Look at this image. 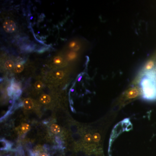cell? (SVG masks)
<instances>
[{
  "label": "cell",
  "instance_id": "obj_1",
  "mask_svg": "<svg viewBox=\"0 0 156 156\" xmlns=\"http://www.w3.org/2000/svg\"><path fill=\"white\" fill-rule=\"evenodd\" d=\"M143 99L147 101H156V69L146 70L140 82Z\"/></svg>",
  "mask_w": 156,
  "mask_h": 156
},
{
  "label": "cell",
  "instance_id": "obj_2",
  "mask_svg": "<svg viewBox=\"0 0 156 156\" xmlns=\"http://www.w3.org/2000/svg\"><path fill=\"white\" fill-rule=\"evenodd\" d=\"M3 26L4 30L9 33L14 32L17 28L15 22L11 20H5L3 23Z\"/></svg>",
  "mask_w": 156,
  "mask_h": 156
},
{
  "label": "cell",
  "instance_id": "obj_3",
  "mask_svg": "<svg viewBox=\"0 0 156 156\" xmlns=\"http://www.w3.org/2000/svg\"><path fill=\"white\" fill-rule=\"evenodd\" d=\"M139 92L137 89H131L127 93V97L129 98H134L138 96Z\"/></svg>",
  "mask_w": 156,
  "mask_h": 156
},
{
  "label": "cell",
  "instance_id": "obj_4",
  "mask_svg": "<svg viewBox=\"0 0 156 156\" xmlns=\"http://www.w3.org/2000/svg\"><path fill=\"white\" fill-rule=\"evenodd\" d=\"M23 105L27 109H31L33 107V102L30 98H26L23 101Z\"/></svg>",
  "mask_w": 156,
  "mask_h": 156
},
{
  "label": "cell",
  "instance_id": "obj_5",
  "mask_svg": "<svg viewBox=\"0 0 156 156\" xmlns=\"http://www.w3.org/2000/svg\"><path fill=\"white\" fill-rule=\"evenodd\" d=\"M51 101V98L49 95L47 94H43L40 98V101L41 103L44 104L49 103Z\"/></svg>",
  "mask_w": 156,
  "mask_h": 156
},
{
  "label": "cell",
  "instance_id": "obj_6",
  "mask_svg": "<svg viewBox=\"0 0 156 156\" xmlns=\"http://www.w3.org/2000/svg\"><path fill=\"white\" fill-rule=\"evenodd\" d=\"M23 68H24V66L23 65L20 63H17L14 66V71L15 73H19L23 71Z\"/></svg>",
  "mask_w": 156,
  "mask_h": 156
},
{
  "label": "cell",
  "instance_id": "obj_7",
  "mask_svg": "<svg viewBox=\"0 0 156 156\" xmlns=\"http://www.w3.org/2000/svg\"><path fill=\"white\" fill-rule=\"evenodd\" d=\"M51 131L54 134H58L60 131V128L58 125L53 124L51 126Z\"/></svg>",
  "mask_w": 156,
  "mask_h": 156
},
{
  "label": "cell",
  "instance_id": "obj_8",
  "mask_svg": "<svg viewBox=\"0 0 156 156\" xmlns=\"http://www.w3.org/2000/svg\"><path fill=\"white\" fill-rule=\"evenodd\" d=\"M1 150H6L9 147V142L7 140H1Z\"/></svg>",
  "mask_w": 156,
  "mask_h": 156
},
{
  "label": "cell",
  "instance_id": "obj_9",
  "mask_svg": "<svg viewBox=\"0 0 156 156\" xmlns=\"http://www.w3.org/2000/svg\"><path fill=\"white\" fill-rule=\"evenodd\" d=\"M30 129V126L27 123H23L21 126V131L23 133H26Z\"/></svg>",
  "mask_w": 156,
  "mask_h": 156
},
{
  "label": "cell",
  "instance_id": "obj_10",
  "mask_svg": "<svg viewBox=\"0 0 156 156\" xmlns=\"http://www.w3.org/2000/svg\"><path fill=\"white\" fill-rule=\"evenodd\" d=\"M14 66V63L11 60H8L5 63V67L6 69L10 70L12 69Z\"/></svg>",
  "mask_w": 156,
  "mask_h": 156
},
{
  "label": "cell",
  "instance_id": "obj_11",
  "mask_svg": "<svg viewBox=\"0 0 156 156\" xmlns=\"http://www.w3.org/2000/svg\"><path fill=\"white\" fill-rule=\"evenodd\" d=\"M101 136L100 134L98 133H95L92 136V139L95 142H98L100 140Z\"/></svg>",
  "mask_w": 156,
  "mask_h": 156
},
{
  "label": "cell",
  "instance_id": "obj_12",
  "mask_svg": "<svg viewBox=\"0 0 156 156\" xmlns=\"http://www.w3.org/2000/svg\"><path fill=\"white\" fill-rule=\"evenodd\" d=\"M43 87V84L42 82L40 81H38L36 82L35 84V87L37 90H40L42 89Z\"/></svg>",
  "mask_w": 156,
  "mask_h": 156
},
{
  "label": "cell",
  "instance_id": "obj_13",
  "mask_svg": "<svg viewBox=\"0 0 156 156\" xmlns=\"http://www.w3.org/2000/svg\"><path fill=\"white\" fill-rule=\"evenodd\" d=\"M62 59L60 56H57L54 58L53 62L55 64L59 65L61 64L62 62Z\"/></svg>",
  "mask_w": 156,
  "mask_h": 156
},
{
  "label": "cell",
  "instance_id": "obj_14",
  "mask_svg": "<svg viewBox=\"0 0 156 156\" xmlns=\"http://www.w3.org/2000/svg\"><path fill=\"white\" fill-rule=\"evenodd\" d=\"M76 56V54L74 52H70L69 53L68 55H67V58L69 59V60H72V59H74Z\"/></svg>",
  "mask_w": 156,
  "mask_h": 156
},
{
  "label": "cell",
  "instance_id": "obj_15",
  "mask_svg": "<svg viewBox=\"0 0 156 156\" xmlns=\"http://www.w3.org/2000/svg\"><path fill=\"white\" fill-rule=\"evenodd\" d=\"M56 77L58 79H62L64 76V73L62 71H58L56 74Z\"/></svg>",
  "mask_w": 156,
  "mask_h": 156
},
{
  "label": "cell",
  "instance_id": "obj_16",
  "mask_svg": "<svg viewBox=\"0 0 156 156\" xmlns=\"http://www.w3.org/2000/svg\"><path fill=\"white\" fill-rule=\"evenodd\" d=\"M92 136L91 134H87V135L85 136V140L87 142H90V141L92 140Z\"/></svg>",
  "mask_w": 156,
  "mask_h": 156
},
{
  "label": "cell",
  "instance_id": "obj_17",
  "mask_svg": "<svg viewBox=\"0 0 156 156\" xmlns=\"http://www.w3.org/2000/svg\"><path fill=\"white\" fill-rule=\"evenodd\" d=\"M21 92H22V91L20 90H18L17 92H15V94L14 95L15 98H18L20 96V95H21Z\"/></svg>",
  "mask_w": 156,
  "mask_h": 156
},
{
  "label": "cell",
  "instance_id": "obj_18",
  "mask_svg": "<svg viewBox=\"0 0 156 156\" xmlns=\"http://www.w3.org/2000/svg\"><path fill=\"white\" fill-rule=\"evenodd\" d=\"M14 92L13 91V89L11 88V87H9L8 89V95H9V96H11V95L13 94V92Z\"/></svg>",
  "mask_w": 156,
  "mask_h": 156
},
{
  "label": "cell",
  "instance_id": "obj_19",
  "mask_svg": "<svg viewBox=\"0 0 156 156\" xmlns=\"http://www.w3.org/2000/svg\"><path fill=\"white\" fill-rule=\"evenodd\" d=\"M76 43L75 42H72L69 44V47L70 48H74L76 46Z\"/></svg>",
  "mask_w": 156,
  "mask_h": 156
},
{
  "label": "cell",
  "instance_id": "obj_20",
  "mask_svg": "<svg viewBox=\"0 0 156 156\" xmlns=\"http://www.w3.org/2000/svg\"><path fill=\"white\" fill-rule=\"evenodd\" d=\"M40 156H49L48 154L46 153H42L40 155Z\"/></svg>",
  "mask_w": 156,
  "mask_h": 156
}]
</instances>
